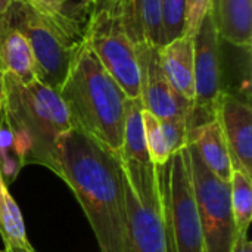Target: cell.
<instances>
[{
	"label": "cell",
	"instance_id": "23",
	"mask_svg": "<svg viewBox=\"0 0 252 252\" xmlns=\"http://www.w3.org/2000/svg\"><path fill=\"white\" fill-rule=\"evenodd\" d=\"M211 7V0H186L185 1V35L195 37L205 13Z\"/></svg>",
	"mask_w": 252,
	"mask_h": 252
},
{
	"label": "cell",
	"instance_id": "12",
	"mask_svg": "<svg viewBox=\"0 0 252 252\" xmlns=\"http://www.w3.org/2000/svg\"><path fill=\"white\" fill-rule=\"evenodd\" d=\"M161 68L171 87L186 100L195 96V55L193 38L182 35L164 46H158Z\"/></svg>",
	"mask_w": 252,
	"mask_h": 252
},
{
	"label": "cell",
	"instance_id": "3",
	"mask_svg": "<svg viewBox=\"0 0 252 252\" xmlns=\"http://www.w3.org/2000/svg\"><path fill=\"white\" fill-rule=\"evenodd\" d=\"M59 94L68 109L72 127L120 154L127 96L86 41L80 47Z\"/></svg>",
	"mask_w": 252,
	"mask_h": 252
},
{
	"label": "cell",
	"instance_id": "16",
	"mask_svg": "<svg viewBox=\"0 0 252 252\" xmlns=\"http://www.w3.org/2000/svg\"><path fill=\"white\" fill-rule=\"evenodd\" d=\"M216 27L221 40L252 44V0H211Z\"/></svg>",
	"mask_w": 252,
	"mask_h": 252
},
{
	"label": "cell",
	"instance_id": "20",
	"mask_svg": "<svg viewBox=\"0 0 252 252\" xmlns=\"http://www.w3.org/2000/svg\"><path fill=\"white\" fill-rule=\"evenodd\" d=\"M185 1L161 0V43L164 46L185 32Z\"/></svg>",
	"mask_w": 252,
	"mask_h": 252
},
{
	"label": "cell",
	"instance_id": "1",
	"mask_svg": "<svg viewBox=\"0 0 252 252\" xmlns=\"http://www.w3.org/2000/svg\"><path fill=\"white\" fill-rule=\"evenodd\" d=\"M58 176L80 202L102 252H126L120 154L72 127L58 142Z\"/></svg>",
	"mask_w": 252,
	"mask_h": 252
},
{
	"label": "cell",
	"instance_id": "10",
	"mask_svg": "<svg viewBox=\"0 0 252 252\" xmlns=\"http://www.w3.org/2000/svg\"><path fill=\"white\" fill-rule=\"evenodd\" d=\"M137 63L140 72V100L146 111L159 121L188 120L192 102L182 97L168 83L159 62L158 46L137 43Z\"/></svg>",
	"mask_w": 252,
	"mask_h": 252
},
{
	"label": "cell",
	"instance_id": "11",
	"mask_svg": "<svg viewBox=\"0 0 252 252\" xmlns=\"http://www.w3.org/2000/svg\"><path fill=\"white\" fill-rule=\"evenodd\" d=\"M216 121L226 140L233 170L252 177L251 102L221 92L216 106Z\"/></svg>",
	"mask_w": 252,
	"mask_h": 252
},
{
	"label": "cell",
	"instance_id": "14",
	"mask_svg": "<svg viewBox=\"0 0 252 252\" xmlns=\"http://www.w3.org/2000/svg\"><path fill=\"white\" fill-rule=\"evenodd\" d=\"M0 63L4 74L28 84L37 80L35 62L25 35L4 15L0 16Z\"/></svg>",
	"mask_w": 252,
	"mask_h": 252
},
{
	"label": "cell",
	"instance_id": "27",
	"mask_svg": "<svg viewBox=\"0 0 252 252\" xmlns=\"http://www.w3.org/2000/svg\"><path fill=\"white\" fill-rule=\"evenodd\" d=\"M12 3H13V0H0V16L7 12V9L10 7Z\"/></svg>",
	"mask_w": 252,
	"mask_h": 252
},
{
	"label": "cell",
	"instance_id": "31",
	"mask_svg": "<svg viewBox=\"0 0 252 252\" xmlns=\"http://www.w3.org/2000/svg\"><path fill=\"white\" fill-rule=\"evenodd\" d=\"M0 252H4V251H0Z\"/></svg>",
	"mask_w": 252,
	"mask_h": 252
},
{
	"label": "cell",
	"instance_id": "30",
	"mask_svg": "<svg viewBox=\"0 0 252 252\" xmlns=\"http://www.w3.org/2000/svg\"><path fill=\"white\" fill-rule=\"evenodd\" d=\"M1 109H3V102L0 100V118H1Z\"/></svg>",
	"mask_w": 252,
	"mask_h": 252
},
{
	"label": "cell",
	"instance_id": "13",
	"mask_svg": "<svg viewBox=\"0 0 252 252\" xmlns=\"http://www.w3.org/2000/svg\"><path fill=\"white\" fill-rule=\"evenodd\" d=\"M134 44L161 43V0H114L111 3Z\"/></svg>",
	"mask_w": 252,
	"mask_h": 252
},
{
	"label": "cell",
	"instance_id": "4",
	"mask_svg": "<svg viewBox=\"0 0 252 252\" xmlns=\"http://www.w3.org/2000/svg\"><path fill=\"white\" fill-rule=\"evenodd\" d=\"M4 18L28 40L37 80L59 92L84 43V32L31 0H13Z\"/></svg>",
	"mask_w": 252,
	"mask_h": 252
},
{
	"label": "cell",
	"instance_id": "17",
	"mask_svg": "<svg viewBox=\"0 0 252 252\" xmlns=\"http://www.w3.org/2000/svg\"><path fill=\"white\" fill-rule=\"evenodd\" d=\"M142 112H143V105L140 97L126 99L124 133H123V145L120 151V159L123 162L140 164V165H146L152 162L146 148Z\"/></svg>",
	"mask_w": 252,
	"mask_h": 252
},
{
	"label": "cell",
	"instance_id": "22",
	"mask_svg": "<svg viewBox=\"0 0 252 252\" xmlns=\"http://www.w3.org/2000/svg\"><path fill=\"white\" fill-rule=\"evenodd\" d=\"M159 124L170 155L188 146L189 142L188 120H167V121H159Z\"/></svg>",
	"mask_w": 252,
	"mask_h": 252
},
{
	"label": "cell",
	"instance_id": "32",
	"mask_svg": "<svg viewBox=\"0 0 252 252\" xmlns=\"http://www.w3.org/2000/svg\"><path fill=\"white\" fill-rule=\"evenodd\" d=\"M4 252H6V251H4Z\"/></svg>",
	"mask_w": 252,
	"mask_h": 252
},
{
	"label": "cell",
	"instance_id": "8",
	"mask_svg": "<svg viewBox=\"0 0 252 252\" xmlns=\"http://www.w3.org/2000/svg\"><path fill=\"white\" fill-rule=\"evenodd\" d=\"M188 151L205 252H232L238 235L232 211L230 183L211 173L192 145H188Z\"/></svg>",
	"mask_w": 252,
	"mask_h": 252
},
{
	"label": "cell",
	"instance_id": "19",
	"mask_svg": "<svg viewBox=\"0 0 252 252\" xmlns=\"http://www.w3.org/2000/svg\"><path fill=\"white\" fill-rule=\"evenodd\" d=\"M142 120H143V130H145V140H146V148L148 154L151 157V161L157 165H165L168 158L171 157L161 130L159 120L152 115L149 111L143 108L142 112Z\"/></svg>",
	"mask_w": 252,
	"mask_h": 252
},
{
	"label": "cell",
	"instance_id": "5",
	"mask_svg": "<svg viewBox=\"0 0 252 252\" xmlns=\"http://www.w3.org/2000/svg\"><path fill=\"white\" fill-rule=\"evenodd\" d=\"M121 162L126 252H176L155 164Z\"/></svg>",
	"mask_w": 252,
	"mask_h": 252
},
{
	"label": "cell",
	"instance_id": "6",
	"mask_svg": "<svg viewBox=\"0 0 252 252\" xmlns=\"http://www.w3.org/2000/svg\"><path fill=\"white\" fill-rule=\"evenodd\" d=\"M164 211L176 252H205L201 220L193 195L188 146L157 167Z\"/></svg>",
	"mask_w": 252,
	"mask_h": 252
},
{
	"label": "cell",
	"instance_id": "25",
	"mask_svg": "<svg viewBox=\"0 0 252 252\" xmlns=\"http://www.w3.org/2000/svg\"><path fill=\"white\" fill-rule=\"evenodd\" d=\"M31 1L35 3V4H38V6H43L46 9L55 10V12H58L59 3H61V0H31Z\"/></svg>",
	"mask_w": 252,
	"mask_h": 252
},
{
	"label": "cell",
	"instance_id": "15",
	"mask_svg": "<svg viewBox=\"0 0 252 252\" xmlns=\"http://www.w3.org/2000/svg\"><path fill=\"white\" fill-rule=\"evenodd\" d=\"M188 145H192L196 149L199 158L211 173L223 182L230 183L233 165L226 140L216 120L189 131Z\"/></svg>",
	"mask_w": 252,
	"mask_h": 252
},
{
	"label": "cell",
	"instance_id": "26",
	"mask_svg": "<svg viewBox=\"0 0 252 252\" xmlns=\"http://www.w3.org/2000/svg\"><path fill=\"white\" fill-rule=\"evenodd\" d=\"M6 188V185L1 180L0 176V229H1V216H3V208H4V201H3V189Z\"/></svg>",
	"mask_w": 252,
	"mask_h": 252
},
{
	"label": "cell",
	"instance_id": "7",
	"mask_svg": "<svg viewBox=\"0 0 252 252\" xmlns=\"http://www.w3.org/2000/svg\"><path fill=\"white\" fill-rule=\"evenodd\" d=\"M84 41L124 94L130 99L140 97V72L136 46L127 35L112 6L94 1Z\"/></svg>",
	"mask_w": 252,
	"mask_h": 252
},
{
	"label": "cell",
	"instance_id": "9",
	"mask_svg": "<svg viewBox=\"0 0 252 252\" xmlns=\"http://www.w3.org/2000/svg\"><path fill=\"white\" fill-rule=\"evenodd\" d=\"M193 55L195 96L188 118L189 131L216 120V106L221 93L220 35L216 27L213 7L205 13L193 37Z\"/></svg>",
	"mask_w": 252,
	"mask_h": 252
},
{
	"label": "cell",
	"instance_id": "18",
	"mask_svg": "<svg viewBox=\"0 0 252 252\" xmlns=\"http://www.w3.org/2000/svg\"><path fill=\"white\" fill-rule=\"evenodd\" d=\"M252 177L233 170L230 177L232 211L236 235H248L252 219Z\"/></svg>",
	"mask_w": 252,
	"mask_h": 252
},
{
	"label": "cell",
	"instance_id": "2",
	"mask_svg": "<svg viewBox=\"0 0 252 252\" xmlns=\"http://www.w3.org/2000/svg\"><path fill=\"white\" fill-rule=\"evenodd\" d=\"M1 115L22 165L40 164L58 174V142L72 128L59 92L38 80L24 84L4 74Z\"/></svg>",
	"mask_w": 252,
	"mask_h": 252
},
{
	"label": "cell",
	"instance_id": "29",
	"mask_svg": "<svg viewBox=\"0 0 252 252\" xmlns=\"http://www.w3.org/2000/svg\"><path fill=\"white\" fill-rule=\"evenodd\" d=\"M94 1H100V3H106V4H111V3H114V0H94Z\"/></svg>",
	"mask_w": 252,
	"mask_h": 252
},
{
	"label": "cell",
	"instance_id": "21",
	"mask_svg": "<svg viewBox=\"0 0 252 252\" xmlns=\"http://www.w3.org/2000/svg\"><path fill=\"white\" fill-rule=\"evenodd\" d=\"M94 0H61L58 13L86 34V28L93 12Z\"/></svg>",
	"mask_w": 252,
	"mask_h": 252
},
{
	"label": "cell",
	"instance_id": "24",
	"mask_svg": "<svg viewBox=\"0 0 252 252\" xmlns=\"http://www.w3.org/2000/svg\"><path fill=\"white\" fill-rule=\"evenodd\" d=\"M232 252H252L251 241L248 239V235H238L236 236Z\"/></svg>",
	"mask_w": 252,
	"mask_h": 252
},
{
	"label": "cell",
	"instance_id": "28",
	"mask_svg": "<svg viewBox=\"0 0 252 252\" xmlns=\"http://www.w3.org/2000/svg\"><path fill=\"white\" fill-rule=\"evenodd\" d=\"M3 68H1V63H0V100L3 102Z\"/></svg>",
	"mask_w": 252,
	"mask_h": 252
}]
</instances>
